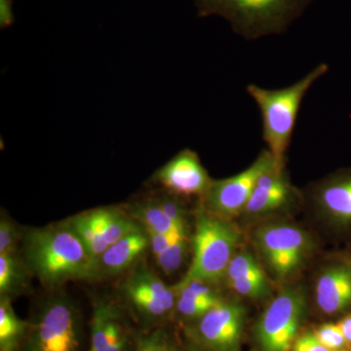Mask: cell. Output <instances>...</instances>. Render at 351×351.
Returning a JSON list of instances; mask_svg holds the SVG:
<instances>
[{
  "instance_id": "1",
  "label": "cell",
  "mask_w": 351,
  "mask_h": 351,
  "mask_svg": "<svg viewBox=\"0 0 351 351\" xmlns=\"http://www.w3.org/2000/svg\"><path fill=\"white\" fill-rule=\"evenodd\" d=\"M22 244L29 271L47 287L96 279V261L66 221L27 230Z\"/></svg>"
},
{
  "instance_id": "2",
  "label": "cell",
  "mask_w": 351,
  "mask_h": 351,
  "mask_svg": "<svg viewBox=\"0 0 351 351\" xmlns=\"http://www.w3.org/2000/svg\"><path fill=\"white\" fill-rule=\"evenodd\" d=\"M328 71L327 64H319L297 82L280 89L247 85V93L260 110L263 138L267 145V151L281 165H286V154L292 142L302 101L309 89Z\"/></svg>"
},
{
  "instance_id": "3",
  "label": "cell",
  "mask_w": 351,
  "mask_h": 351,
  "mask_svg": "<svg viewBox=\"0 0 351 351\" xmlns=\"http://www.w3.org/2000/svg\"><path fill=\"white\" fill-rule=\"evenodd\" d=\"M314 0H195L201 18L219 16L247 40L287 31Z\"/></svg>"
},
{
  "instance_id": "4",
  "label": "cell",
  "mask_w": 351,
  "mask_h": 351,
  "mask_svg": "<svg viewBox=\"0 0 351 351\" xmlns=\"http://www.w3.org/2000/svg\"><path fill=\"white\" fill-rule=\"evenodd\" d=\"M17 351H85L84 318L73 299L56 293L36 304Z\"/></svg>"
},
{
  "instance_id": "5",
  "label": "cell",
  "mask_w": 351,
  "mask_h": 351,
  "mask_svg": "<svg viewBox=\"0 0 351 351\" xmlns=\"http://www.w3.org/2000/svg\"><path fill=\"white\" fill-rule=\"evenodd\" d=\"M193 261L184 280L216 287L223 282L228 265L242 246V233L232 219L221 218L198 205L193 240Z\"/></svg>"
},
{
  "instance_id": "6",
  "label": "cell",
  "mask_w": 351,
  "mask_h": 351,
  "mask_svg": "<svg viewBox=\"0 0 351 351\" xmlns=\"http://www.w3.org/2000/svg\"><path fill=\"white\" fill-rule=\"evenodd\" d=\"M258 257L276 280L297 276L316 250L313 235L302 226L283 219H265L251 234Z\"/></svg>"
},
{
  "instance_id": "7",
  "label": "cell",
  "mask_w": 351,
  "mask_h": 351,
  "mask_svg": "<svg viewBox=\"0 0 351 351\" xmlns=\"http://www.w3.org/2000/svg\"><path fill=\"white\" fill-rule=\"evenodd\" d=\"M307 294L302 285H288L270 300L254 326L258 351H291L307 313Z\"/></svg>"
},
{
  "instance_id": "8",
  "label": "cell",
  "mask_w": 351,
  "mask_h": 351,
  "mask_svg": "<svg viewBox=\"0 0 351 351\" xmlns=\"http://www.w3.org/2000/svg\"><path fill=\"white\" fill-rule=\"evenodd\" d=\"M125 306L140 330L169 324L174 317L177 294L145 263H138L120 288Z\"/></svg>"
},
{
  "instance_id": "9",
  "label": "cell",
  "mask_w": 351,
  "mask_h": 351,
  "mask_svg": "<svg viewBox=\"0 0 351 351\" xmlns=\"http://www.w3.org/2000/svg\"><path fill=\"white\" fill-rule=\"evenodd\" d=\"M247 311L239 300L221 299L200 319L184 326L189 343L207 351H240Z\"/></svg>"
},
{
  "instance_id": "10",
  "label": "cell",
  "mask_w": 351,
  "mask_h": 351,
  "mask_svg": "<svg viewBox=\"0 0 351 351\" xmlns=\"http://www.w3.org/2000/svg\"><path fill=\"white\" fill-rule=\"evenodd\" d=\"M276 164L279 163L272 154L263 149L256 160L239 174L212 180L206 193L200 198V206L216 216L233 221L243 213L258 178Z\"/></svg>"
},
{
  "instance_id": "11",
  "label": "cell",
  "mask_w": 351,
  "mask_h": 351,
  "mask_svg": "<svg viewBox=\"0 0 351 351\" xmlns=\"http://www.w3.org/2000/svg\"><path fill=\"white\" fill-rule=\"evenodd\" d=\"M304 196L316 216L332 232L351 237V167L313 182Z\"/></svg>"
},
{
  "instance_id": "12",
  "label": "cell",
  "mask_w": 351,
  "mask_h": 351,
  "mask_svg": "<svg viewBox=\"0 0 351 351\" xmlns=\"http://www.w3.org/2000/svg\"><path fill=\"white\" fill-rule=\"evenodd\" d=\"M138 331L125 306L97 299L89 321L87 351H137Z\"/></svg>"
},
{
  "instance_id": "13",
  "label": "cell",
  "mask_w": 351,
  "mask_h": 351,
  "mask_svg": "<svg viewBox=\"0 0 351 351\" xmlns=\"http://www.w3.org/2000/svg\"><path fill=\"white\" fill-rule=\"evenodd\" d=\"M302 195L293 186L286 165L276 164L258 178L241 216L258 219L274 218L301 202Z\"/></svg>"
},
{
  "instance_id": "14",
  "label": "cell",
  "mask_w": 351,
  "mask_h": 351,
  "mask_svg": "<svg viewBox=\"0 0 351 351\" xmlns=\"http://www.w3.org/2000/svg\"><path fill=\"white\" fill-rule=\"evenodd\" d=\"M211 178L198 154L182 149L152 176V182L178 197L200 198L206 193Z\"/></svg>"
},
{
  "instance_id": "15",
  "label": "cell",
  "mask_w": 351,
  "mask_h": 351,
  "mask_svg": "<svg viewBox=\"0 0 351 351\" xmlns=\"http://www.w3.org/2000/svg\"><path fill=\"white\" fill-rule=\"evenodd\" d=\"M313 297L318 311L328 317H341L351 313L350 265L332 256L316 276Z\"/></svg>"
},
{
  "instance_id": "16",
  "label": "cell",
  "mask_w": 351,
  "mask_h": 351,
  "mask_svg": "<svg viewBox=\"0 0 351 351\" xmlns=\"http://www.w3.org/2000/svg\"><path fill=\"white\" fill-rule=\"evenodd\" d=\"M223 282L235 295L252 302H265L272 295L267 269L255 252L241 246L233 256Z\"/></svg>"
},
{
  "instance_id": "17",
  "label": "cell",
  "mask_w": 351,
  "mask_h": 351,
  "mask_svg": "<svg viewBox=\"0 0 351 351\" xmlns=\"http://www.w3.org/2000/svg\"><path fill=\"white\" fill-rule=\"evenodd\" d=\"M149 249V241L144 226L138 225L104 252L96 263V279L119 276L137 263Z\"/></svg>"
},
{
  "instance_id": "18",
  "label": "cell",
  "mask_w": 351,
  "mask_h": 351,
  "mask_svg": "<svg viewBox=\"0 0 351 351\" xmlns=\"http://www.w3.org/2000/svg\"><path fill=\"white\" fill-rule=\"evenodd\" d=\"M177 301L173 321L182 327L200 319L223 298L215 290V286L197 280H184L173 286Z\"/></svg>"
},
{
  "instance_id": "19",
  "label": "cell",
  "mask_w": 351,
  "mask_h": 351,
  "mask_svg": "<svg viewBox=\"0 0 351 351\" xmlns=\"http://www.w3.org/2000/svg\"><path fill=\"white\" fill-rule=\"evenodd\" d=\"M132 218L147 230L162 234H182L189 233L188 226L175 223L167 216L154 197V195L136 201L130 207Z\"/></svg>"
},
{
  "instance_id": "20",
  "label": "cell",
  "mask_w": 351,
  "mask_h": 351,
  "mask_svg": "<svg viewBox=\"0 0 351 351\" xmlns=\"http://www.w3.org/2000/svg\"><path fill=\"white\" fill-rule=\"evenodd\" d=\"M31 276L32 272L20 253L0 255V295L12 299L29 292Z\"/></svg>"
},
{
  "instance_id": "21",
  "label": "cell",
  "mask_w": 351,
  "mask_h": 351,
  "mask_svg": "<svg viewBox=\"0 0 351 351\" xmlns=\"http://www.w3.org/2000/svg\"><path fill=\"white\" fill-rule=\"evenodd\" d=\"M29 322L18 317L12 299L0 295V351H17L25 338Z\"/></svg>"
},
{
  "instance_id": "22",
  "label": "cell",
  "mask_w": 351,
  "mask_h": 351,
  "mask_svg": "<svg viewBox=\"0 0 351 351\" xmlns=\"http://www.w3.org/2000/svg\"><path fill=\"white\" fill-rule=\"evenodd\" d=\"M137 351H186L168 324L140 330L137 336Z\"/></svg>"
},
{
  "instance_id": "23",
  "label": "cell",
  "mask_w": 351,
  "mask_h": 351,
  "mask_svg": "<svg viewBox=\"0 0 351 351\" xmlns=\"http://www.w3.org/2000/svg\"><path fill=\"white\" fill-rule=\"evenodd\" d=\"M191 241L189 234L178 237L172 244L156 257L157 265L164 274L170 276L181 269L184 258L188 256Z\"/></svg>"
},
{
  "instance_id": "24",
  "label": "cell",
  "mask_w": 351,
  "mask_h": 351,
  "mask_svg": "<svg viewBox=\"0 0 351 351\" xmlns=\"http://www.w3.org/2000/svg\"><path fill=\"white\" fill-rule=\"evenodd\" d=\"M23 237L24 232L20 230V226L2 213L0 219V255L19 253V243L23 241Z\"/></svg>"
},
{
  "instance_id": "25",
  "label": "cell",
  "mask_w": 351,
  "mask_h": 351,
  "mask_svg": "<svg viewBox=\"0 0 351 351\" xmlns=\"http://www.w3.org/2000/svg\"><path fill=\"white\" fill-rule=\"evenodd\" d=\"M318 341L330 351H348L338 323H323L313 330Z\"/></svg>"
},
{
  "instance_id": "26",
  "label": "cell",
  "mask_w": 351,
  "mask_h": 351,
  "mask_svg": "<svg viewBox=\"0 0 351 351\" xmlns=\"http://www.w3.org/2000/svg\"><path fill=\"white\" fill-rule=\"evenodd\" d=\"M147 233L149 241V249H151L154 258L160 255L163 251H165L178 237L182 235L189 234V233H182V234H162V233H157L152 230L145 228Z\"/></svg>"
},
{
  "instance_id": "27",
  "label": "cell",
  "mask_w": 351,
  "mask_h": 351,
  "mask_svg": "<svg viewBox=\"0 0 351 351\" xmlns=\"http://www.w3.org/2000/svg\"><path fill=\"white\" fill-rule=\"evenodd\" d=\"M291 351H330L318 341L313 330L300 332L293 343Z\"/></svg>"
},
{
  "instance_id": "28",
  "label": "cell",
  "mask_w": 351,
  "mask_h": 351,
  "mask_svg": "<svg viewBox=\"0 0 351 351\" xmlns=\"http://www.w3.org/2000/svg\"><path fill=\"white\" fill-rule=\"evenodd\" d=\"M12 0H0V27H10L14 23Z\"/></svg>"
},
{
  "instance_id": "29",
  "label": "cell",
  "mask_w": 351,
  "mask_h": 351,
  "mask_svg": "<svg viewBox=\"0 0 351 351\" xmlns=\"http://www.w3.org/2000/svg\"><path fill=\"white\" fill-rule=\"evenodd\" d=\"M337 323L343 332L348 351H351V313L341 316Z\"/></svg>"
},
{
  "instance_id": "30",
  "label": "cell",
  "mask_w": 351,
  "mask_h": 351,
  "mask_svg": "<svg viewBox=\"0 0 351 351\" xmlns=\"http://www.w3.org/2000/svg\"><path fill=\"white\" fill-rule=\"evenodd\" d=\"M336 256L341 258V260L345 261V262L348 263L351 267V244L348 245L345 250L337 253Z\"/></svg>"
},
{
  "instance_id": "31",
  "label": "cell",
  "mask_w": 351,
  "mask_h": 351,
  "mask_svg": "<svg viewBox=\"0 0 351 351\" xmlns=\"http://www.w3.org/2000/svg\"><path fill=\"white\" fill-rule=\"evenodd\" d=\"M186 351H196L195 346L191 345V343H188V346H186Z\"/></svg>"
}]
</instances>
